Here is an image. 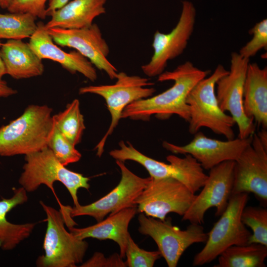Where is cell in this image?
<instances>
[{"label":"cell","mask_w":267,"mask_h":267,"mask_svg":"<svg viewBox=\"0 0 267 267\" xmlns=\"http://www.w3.org/2000/svg\"><path fill=\"white\" fill-rule=\"evenodd\" d=\"M208 74L187 61L172 71H164L158 76L160 82L173 81L174 85L164 92L133 102L123 110L121 118L149 121L152 115L165 120L177 115L186 122L189 120L187 96L192 89Z\"/></svg>","instance_id":"obj_1"},{"label":"cell","mask_w":267,"mask_h":267,"mask_svg":"<svg viewBox=\"0 0 267 267\" xmlns=\"http://www.w3.org/2000/svg\"><path fill=\"white\" fill-rule=\"evenodd\" d=\"M46 105H28L23 113L0 128V156L27 155L47 147L54 124Z\"/></svg>","instance_id":"obj_2"},{"label":"cell","mask_w":267,"mask_h":267,"mask_svg":"<svg viewBox=\"0 0 267 267\" xmlns=\"http://www.w3.org/2000/svg\"><path fill=\"white\" fill-rule=\"evenodd\" d=\"M228 73L223 65L219 64L208 77L200 80L188 93L186 102L189 107L188 131L194 134L202 128H207L226 139L235 138L232 117L220 107L215 87L217 81Z\"/></svg>","instance_id":"obj_3"},{"label":"cell","mask_w":267,"mask_h":267,"mask_svg":"<svg viewBox=\"0 0 267 267\" xmlns=\"http://www.w3.org/2000/svg\"><path fill=\"white\" fill-rule=\"evenodd\" d=\"M25 161L18 182L27 192L35 191L44 184L55 195L53 184L59 181L69 191L74 206L80 205L77 196L78 190L80 188L89 190L90 187L89 178L67 169L48 147L25 155Z\"/></svg>","instance_id":"obj_4"},{"label":"cell","mask_w":267,"mask_h":267,"mask_svg":"<svg viewBox=\"0 0 267 267\" xmlns=\"http://www.w3.org/2000/svg\"><path fill=\"white\" fill-rule=\"evenodd\" d=\"M119 145V149L109 152L116 160L136 162L145 168L151 178H174L194 194L203 187L208 178L201 164L190 154H185L183 158L174 154L168 155L166 159L169 164H166L145 155L129 141L126 144L124 141H120Z\"/></svg>","instance_id":"obj_5"},{"label":"cell","mask_w":267,"mask_h":267,"mask_svg":"<svg viewBox=\"0 0 267 267\" xmlns=\"http://www.w3.org/2000/svg\"><path fill=\"white\" fill-rule=\"evenodd\" d=\"M248 193L231 196L227 207L214 224L203 249L194 256L193 266L208 264L233 245L249 244L251 233L242 222L241 216L248 200Z\"/></svg>","instance_id":"obj_6"},{"label":"cell","mask_w":267,"mask_h":267,"mask_svg":"<svg viewBox=\"0 0 267 267\" xmlns=\"http://www.w3.org/2000/svg\"><path fill=\"white\" fill-rule=\"evenodd\" d=\"M46 215L47 227L43 248L44 254L39 256L36 265L40 267H75L83 262L88 248L85 239L75 237L68 231L61 211L40 202Z\"/></svg>","instance_id":"obj_7"},{"label":"cell","mask_w":267,"mask_h":267,"mask_svg":"<svg viewBox=\"0 0 267 267\" xmlns=\"http://www.w3.org/2000/svg\"><path fill=\"white\" fill-rule=\"evenodd\" d=\"M116 79L113 85L88 86L79 89L80 94H94L103 97L111 115L109 127L95 147L99 157L102 156L107 139L118 125L125 107L134 101L152 96L156 91L154 88L147 87L154 85L148 78L130 76L121 72H118Z\"/></svg>","instance_id":"obj_8"},{"label":"cell","mask_w":267,"mask_h":267,"mask_svg":"<svg viewBox=\"0 0 267 267\" xmlns=\"http://www.w3.org/2000/svg\"><path fill=\"white\" fill-rule=\"evenodd\" d=\"M138 221V231L154 240L169 267H177L189 247L194 243H205L208 238L201 224L190 223L186 229L181 230L172 225L170 218L162 221L143 213H139Z\"/></svg>","instance_id":"obj_9"},{"label":"cell","mask_w":267,"mask_h":267,"mask_svg":"<svg viewBox=\"0 0 267 267\" xmlns=\"http://www.w3.org/2000/svg\"><path fill=\"white\" fill-rule=\"evenodd\" d=\"M195 196L176 179H156L150 177L145 187L134 203L137 213L164 221L171 213L182 216Z\"/></svg>","instance_id":"obj_10"},{"label":"cell","mask_w":267,"mask_h":267,"mask_svg":"<svg viewBox=\"0 0 267 267\" xmlns=\"http://www.w3.org/2000/svg\"><path fill=\"white\" fill-rule=\"evenodd\" d=\"M116 163L121 173L118 184L106 195L89 204L73 207L65 206L66 212L72 218L89 216L98 222L108 214L136 206L134 202L145 187L150 177H139L131 171L124 162L116 160Z\"/></svg>","instance_id":"obj_11"},{"label":"cell","mask_w":267,"mask_h":267,"mask_svg":"<svg viewBox=\"0 0 267 267\" xmlns=\"http://www.w3.org/2000/svg\"><path fill=\"white\" fill-rule=\"evenodd\" d=\"M249 63V59L241 57L238 52H232L230 70L216 85L219 105L223 112L230 113L238 126L240 138L253 135L256 127L254 120L247 117L243 109L244 85Z\"/></svg>","instance_id":"obj_12"},{"label":"cell","mask_w":267,"mask_h":267,"mask_svg":"<svg viewBox=\"0 0 267 267\" xmlns=\"http://www.w3.org/2000/svg\"><path fill=\"white\" fill-rule=\"evenodd\" d=\"M195 19L193 4L188 1H182L181 12L175 28L168 33L159 31L155 33L152 44L153 55L150 61L141 67L145 75L158 76L164 71L169 60L183 53L194 31Z\"/></svg>","instance_id":"obj_13"},{"label":"cell","mask_w":267,"mask_h":267,"mask_svg":"<svg viewBox=\"0 0 267 267\" xmlns=\"http://www.w3.org/2000/svg\"><path fill=\"white\" fill-rule=\"evenodd\" d=\"M241 193H252L267 205V147L255 133L251 143L234 161L231 196Z\"/></svg>","instance_id":"obj_14"},{"label":"cell","mask_w":267,"mask_h":267,"mask_svg":"<svg viewBox=\"0 0 267 267\" xmlns=\"http://www.w3.org/2000/svg\"><path fill=\"white\" fill-rule=\"evenodd\" d=\"M234 161L223 162L209 170L208 178L200 193L195 196L182 221L202 224L206 212L215 207V215L220 216L226 209L231 196Z\"/></svg>","instance_id":"obj_15"},{"label":"cell","mask_w":267,"mask_h":267,"mask_svg":"<svg viewBox=\"0 0 267 267\" xmlns=\"http://www.w3.org/2000/svg\"><path fill=\"white\" fill-rule=\"evenodd\" d=\"M47 31L56 44L75 49L110 79H116L118 70L107 59L109 47L96 24L76 29L52 28Z\"/></svg>","instance_id":"obj_16"},{"label":"cell","mask_w":267,"mask_h":267,"mask_svg":"<svg viewBox=\"0 0 267 267\" xmlns=\"http://www.w3.org/2000/svg\"><path fill=\"white\" fill-rule=\"evenodd\" d=\"M194 135L193 139L184 145L164 141L162 146L174 154H190L207 170L223 162L236 160L253 138L252 135L246 138L221 140L209 137L200 131Z\"/></svg>","instance_id":"obj_17"},{"label":"cell","mask_w":267,"mask_h":267,"mask_svg":"<svg viewBox=\"0 0 267 267\" xmlns=\"http://www.w3.org/2000/svg\"><path fill=\"white\" fill-rule=\"evenodd\" d=\"M28 44L42 60L56 62L70 73H79L90 81L97 79L96 69L90 61L77 51L66 52L60 48L54 42L43 22L37 23V30L30 38Z\"/></svg>","instance_id":"obj_18"},{"label":"cell","mask_w":267,"mask_h":267,"mask_svg":"<svg viewBox=\"0 0 267 267\" xmlns=\"http://www.w3.org/2000/svg\"><path fill=\"white\" fill-rule=\"evenodd\" d=\"M137 213L136 206L123 209L97 223L84 228L68 227L75 237L80 239L88 238L103 240L110 239L120 248V256L124 259L130 236L128 231L129 223Z\"/></svg>","instance_id":"obj_19"},{"label":"cell","mask_w":267,"mask_h":267,"mask_svg":"<svg viewBox=\"0 0 267 267\" xmlns=\"http://www.w3.org/2000/svg\"><path fill=\"white\" fill-rule=\"evenodd\" d=\"M107 0H73L51 12L50 19L44 24L52 28L76 29L91 26L94 19L106 12Z\"/></svg>","instance_id":"obj_20"},{"label":"cell","mask_w":267,"mask_h":267,"mask_svg":"<svg viewBox=\"0 0 267 267\" xmlns=\"http://www.w3.org/2000/svg\"><path fill=\"white\" fill-rule=\"evenodd\" d=\"M243 109L262 129L267 128V68L249 63L244 85Z\"/></svg>","instance_id":"obj_21"},{"label":"cell","mask_w":267,"mask_h":267,"mask_svg":"<svg viewBox=\"0 0 267 267\" xmlns=\"http://www.w3.org/2000/svg\"><path fill=\"white\" fill-rule=\"evenodd\" d=\"M6 74L17 80L41 76L44 66L28 43L21 40H8L0 47Z\"/></svg>","instance_id":"obj_22"},{"label":"cell","mask_w":267,"mask_h":267,"mask_svg":"<svg viewBox=\"0 0 267 267\" xmlns=\"http://www.w3.org/2000/svg\"><path fill=\"white\" fill-rule=\"evenodd\" d=\"M27 191L21 186L13 190L9 198L0 201V240L3 250H11L27 238L32 232L36 223L15 224L6 219L7 214L15 207L28 200Z\"/></svg>","instance_id":"obj_23"},{"label":"cell","mask_w":267,"mask_h":267,"mask_svg":"<svg viewBox=\"0 0 267 267\" xmlns=\"http://www.w3.org/2000/svg\"><path fill=\"white\" fill-rule=\"evenodd\" d=\"M267 246L259 243L233 245L218 257L214 267H265Z\"/></svg>","instance_id":"obj_24"},{"label":"cell","mask_w":267,"mask_h":267,"mask_svg":"<svg viewBox=\"0 0 267 267\" xmlns=\"http://www.w3.org/2000/svg\"><path fill=\"white\" fill-rule=\"evenodd\" d=\"M53 119L55 127L72 144L76 146L81 142L86 127L78 99L68 103L63 111L53 115Z\"/></svg>","instance_id":"obj_25"},{"label":"cell","mask_w":267,"mask_h":267,"mask_svg":"<svg viewBox=\"0 0 267 267\" xmlns=\"http://www.w3.org/2000/svg\"><path fill=\"white\" fill-rule=\"evenodd\" d=\"M36 19L27 13H0V40L30 38L37 30Z\"/></svg>","instance_id":"obj_26"},{"label":"cell","mask_w":267,"mask_h":267,"mask_svg":"<svg viewBox=\"0 0 267 267\" xmlns=\"http://www.w3.org/2000/svg\"><path fill=\"white\" fill-rule=\"evenodd\" d=\"M241 219L252 231L249 244L259 243L267 246V209L265 207L245 206Z\"/></svg>","instance_id":"obj_27"},{"label":"cell","mask_w":267,"mask_h":267,"mask_svg":"<svg viewBox=\"0 0 267 267\" xmlns=\"http://www.w3.org/2000/svg\"><path fill=\"white\" fill-rule=\"evenodd\" d=\"M47 147L57 159L65 166L78 162L82 157L81 153L76 149L75 145L61 133L55 125Z\"/></svg>","instance_id":"obj_28"},{"label":"cell","mask_w":267,"mask_h":267,"mask_svg":"<svg viewBox=\"0 0 267 267\" xmlns=\"http://www.w3.org/2000/svg\"><path fill=\"white\" fill-rule=\"evenodd\" d=\"M125 261L128 267H152L155 262L161 257L159 251H148L139 247L131 235L126 251Z\"/></svg>","instance_id":"obj_29"},{"label":"cell","mask_w":267,"mask_h":267,"mask_svg":"<svg viewBox=\"0 0 267 267\" xmlns=\"http://www.w3.org/2000/svg\"><path fill=\"white\" fill-rule=\"evenodd\" d=\"M253 35L252 39L240 49L238 53L246 59H249L257 53L267 46V19L257 23L249 31Z\"/></svg>","instance_id":"obj_30"},{"label":"cell","mask_w":267,"mask_h":267,"mask_svg":"<svg viewBox=\"0 0 267 267\" xmlns=\"http://www.w3.org/2000/svg\"><path fill=\"white\" fill-rule=\"evenodd\" d=\"M48 0H12L7 8L9 12L27 13L37 18L47 16L45 3Z\"/></svg>","instance_id":"obj_31"},{"label":"cell","mask_w":267,"mask_h":267,"mask_svg":"<svg viewBox=\"0 0 267 267\" xmlns=\"http://www.w3.org/2000/svg\"><path fill=\"white\" fill-rule=\"evenodd\" d=\"M120 254L115 253L109 257H105L100 252H95L89 260L84 263L81 267H126L125 261Z\"/></svg>","instance_id":"obj_32"},{"label":"cell","mask_w":267,"mask_h":267,"mask_svg":"<svg viewBox=\"0 0 267 267\" xmlns=\"http://www.w3.org/2000/svg\"><path fill=\"white\" fill-rule=\"evenodd\" d=\"M17 91L10 87L6 82L0 80V97H8L17 93Z\"/></svg>","instance_id":"obj_33"},{"label":"cell","mask_w":267,"mask_h":267,"mask_svg":"<svg viewBox=\"0 0 267 267\" xmlns=\"http://www.w3.org/2000/svg\"><path fill=\"white\" fill-rule=\"evenodd\" d=\"M69 1L70 0H48V5L46 7L47 16H48L51 12L60 8Z\"/></svg>","instance_id":"obj_34"},{"label":"cell","mask_w":267,"mask_h":267,"mask_svg":"<svg viewBox=\"0 0 267 267\" xmlns=\"http://www.w3.org/2000/svg\"><path fill=\"white\" fill-rule=\"evenodd\" d=\"M6 74L5 67L2 59L0 51V80Z\"/></svg>","instance_id":"obj_35"},{"label":"cell","mask_w":267,"mask_h":267,"mask_svg":"<svg viewBox=\"0 0 267 267\" xmlns=\"http://www.w3.org/2000/svg\"><path fill=\"white\" fill-rule=\"evenodd\" d=\"M12 0H0V7L2 9H7Z\"/></svg>","instance_id":"obj_36"},{"label":"cell","mask_w":267,"mask_h":267,"mask_svg":"<svg viewBox=\"0 0 267 267\" xmlns=\"http://www.w3.org/2000/svg\"><path fill=\"white\" fill-rule=\"evenodd\" d=\"M1 241L0 240V247L1 248Z\"/></svg>","instance_id":"obj_37"},{"label":"cell","mask_w":267,"mask_h":267,"mask_svg":"<svg viewBox=\"0 0 267 267\" xmlns=\"http://www.w3.org/2000/svg\"><path fill=\"white\" fill-rule=\"evenodd\" d=\"M1 44H2L1 43V42H0V46H1Z\"/></svg>","instance_id":"obj_38"}]
</instances>
